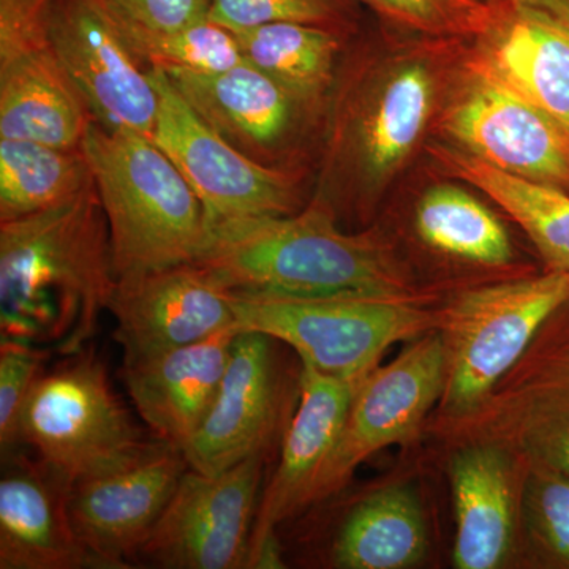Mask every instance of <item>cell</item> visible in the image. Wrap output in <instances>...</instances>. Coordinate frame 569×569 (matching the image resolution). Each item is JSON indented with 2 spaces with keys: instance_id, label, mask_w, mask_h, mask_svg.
Returning a JSON list of instances; mask_svg holds the SVG:
<instances>
[{
  "instance_id": "obj_1",
  "label": "cell",
  "mask_w": 569,
  "mask_h": 569,
  "mask_svg": "<svg viewBox=\"0 0 569 569\" xmlns=\"http://www.w3.org/2000/svg\"><path fill=\"white\" fill-rule=\"evenodd\" d=\"M116 283L96 183L47 211L0 222V336L78 353L110 309Z\"/></svg>"
},
{
  "instance_id": "obj_2",
  "label": "cell",
  "mask_w": 569,
  "mask_h": 569,
  "mask_svg": "<svg viewBox=\"0 0 569 569\" xmlns=\"http://www.w3.org/2000/svg\"><path fill=\"white\" fill-rule=\"evenodd\" d=\"M194 263L239 293L427 299L385 238L347 233L317 198L290 216L211 222Z\"/></svg>"
},
{
  "instance_id": "obj_3",
  "label": "cell",
  "mask_w": 569,
  "mask_h": 569,
  "mask_svg": "<svg viewBox=\"0 0 569 569\" xmlns=\"http://www.w3.org/2000/svg\"><path fill=\"white\" fill-rule=\"evenodd\" d=\"M81 149L107 217L118 279L198 261L211 219L156 142L92 122Z\"/></svg>"
},
{
  "instance_id": "obj_4",
  "label": "cell",
  "mask_w": 569,
  "mask_h": 569,
  "mask_svg": "<svg viewBox=\"0 0 569 569\" xmlns=\"http://www.w3.org/2000/svg\"><path fill=\"white\" fill-rule=\"evenodd\" d=\"M436 93V74L421 58L343 74L329 99L321 182L313 198L336 216L342 206L362 211L421 141Z\"/></svg>"
},
{
  "instance_id": "obj_5",
  "label": "cell",
  "mask_w": 569,
  "mask_h": 569,
  "mask_svg": "<svg viewBox=\"0 0 569 569\" xmlns=\"http://www.w3.org/2000/svg\"><path fill=\"white\" fill-rule=\"evenodd\" d=\"M238 331L274 337L320 372L366 376L389 347L411 342L441 326L427 299L378 296H280L231 291Z\"/></svg>"
},
{
  "instance_id": "obj_6",
  "label": "cell",
  "mask_w": 569,
  "mask_h": 569,
  "mask_svg": "<svg viewBox=\"0 0 569 569\" xmlns=\"http://www.w3.org/2000/svg\"><path fill=\"white\" fill-rule=\"evenodd\" d=\"M569 306L568 271L471 288L441 309L448 373L437 419L470 413Z\"/></svg>"
},
{
  "instance_id": "obj_7",
  "label": "cell",
  "mask_w": 569,
  "mask_h": 569,
  "mask_svg": "<svg viewBox=\"0 0 569 569\" xmlns=\"http://www.w3.org/2000/svg\"><path fill=\"white\" fill-rule=\"evenodd\" d=\"M33 385L18 422V443L70 482L126 466L142 455L146 440L116 395L103 362L82 348Z\"/></svg>"
},
{
  "instance_id": "obj_8",
  "label": "cell",
  "mask_w": 569,
  "mask_h": 569,
  "mask_svg": "<svg viewBox=\"0 0 569 569\" xmlns=\"http://www.w3.org/2000/svg\"><path fill=\"white\" fill-rule=\"evenodd\" d=\"M550 318L518 365L470 413L436 419L451 441H493L527 467L569 475V320Z\"/></svg>"
},
{
  "instance_id": "obj_9",
  "label": "cell",
  "mask_w": 569,
  "mask_h": 569,
  "mask_svg": "<svg viewBox=\"0 0 569 569\" xmlns=\"http://www.w3.org/2000/svg\"><path fill=\"white\" fill-rule=\"evenodd\" d=\"M448 348L440 329L411 340L387 366L359 381L346 425L310 490L309 503H323L346 489L367 459L417 437L440 403L447 385Z\"/></svg>"
},
{
  "instance_id": "obj_10",
  "label": "cell",
  "mask_w": 569,
  "mask_h": 569,
  "mask_svg": "<svg viewBox=\"0 0 569 569\" xmlns=\"http://www.w3.org/2000/svg\"><path fill=\"white\" fill-rule=\"evenodd\" d=\"M148 70L159 91L152 141L190 183L211 222L290 216L305 208L301 174L249 159L194 112L164 71Z\"/></svg>"
},
{
  "instance_id": "obj_11",
  "label": "cell",
  "mask_w": 569,
  "mask_h": 569,
  "mask_svg": "<svg viewBox=\"0 0 569 569\" xmlns=\"http://www.w3.org/2000/svg\"><path fill=\"white\" fill-rule=\"evenodd\" d=\"M268 456L219 473L187 468L138 557L167 569L247 568Z\"/></svg>"
},
{
  "instance_id": "obj_12",
  "label": "cell",
  "mask_w": 569,
  "mask_h": 569,
  "mask_svg": "<svg viewBox=\"0 0 569 569\" xmlns=\"http://www.w3.org/2000/svg\"><path fill=\"white\" fill-rule=\"evenodd\" d=\"M455 148L527 181L569 193V130L466 62L440 121Z\"/></svg>"
},
{
  "instance_id": "obj_13",
  "label": "cell",
  "mask_w": 569,
  "mask_h": 569,
  "mask_svg": "<svg viewBox=\"0 0 569 569\" xmlns=\"http://www.w3.org/2000/svg\"><path fill=\"white\" fill-rule=\"evenodd\" d=\"M282 347L263 332L238 331L211 410L182 449L190 468L219 473L269 455L290 422H284L291 391Z\"/></svg>"
},
{
  "instance_id": "obj_14",
  "label": "cell",
  "mask_w": 569,
  "mask_h": 569,
  "mask_svg": "<svg viewBox=\"0 0 569 569\" xmlns=\"http://www.w3.org/2000/svg\"><path fill=\"white\" fill-rule=\"evenodd\" d=\"M48 36L93 122L152 140L159 91L102 7L96 0H54Z\"/></svg>"
},
{
  "instance_id": "obj_15",
  "label": "cell",
  "mask_w": 569,
  "mask_h": 569,
  "mask_svg": "<svg viewBox=\"0 0 569 569\" xmlns=\"http://www.w3.org/2000/svg\"><path fill=\"white\" fill-rule=\"evenodd\" d=\"M167 77L194 112L249 159L302 176L299 153L328 111L302 102L246 61L217 74Z\"/></svg>"
},
{
  "instance_id": "obj_16",
  "label": "cell",
  "mask_w": 569,
  "mask_h": 569,
  "mask_svg": "<svg viewBox=\"0 0 569 569\" xmlns=\"http://www.w3.org/2000/svg\"><path fill=\"white\" fill-rule=\"evenodd\" d=\"M187 468L181 448L156 438L126 466L70 482L71 522L100 568H130Z\"/></svg>"
},
{
  "instance_id": "obj_17",
  "label": "cell",
  "mask_w": 569,
  "mask_h": 569,
  "mask_svg": "<svg viewBox=\"0 0 569 569\" xmlns=\"http://www.w3.org/2000/svg\"><path fill=\"white\" fill-rule=\"evenodd\" d=\"M362 377L329 376L301 362L298 406L284 430L274 473L261 490L247 568L284 567L277 529L307 508L310 490L339 440Z\"/></svg>"
},
{
  "instance_id": "obj_18",
  "label": "cell",
  "mask_w": 569,
  "mask_h": 569,
  "mask_svg": "<svg viewBox=\"0 0 569 569\" xmlns=\"http://www.w3.org/2000/svg\"><path fill=\"white\" fill-rule=\"evenodd\" d=\"M108 312L114 317L123 362L236 328L231 291L198 263L119 277Z\"/></svg>"
},
{
  "instance_id": "obj_19",
  "label": "cell",
  "mask_w": 569,
  "mask_h": 569,
  "mask_svg": "<svg viewBox=\"0 0 569 569\" xmlns=\"http://www.w3.org/2000/svg\"><path fill=\"white\" fill-rule=\"evenodd\" d=\"M470 40V66L569 130V29L516 0H493Z\"/></svg>"
},
{
  "instance_id": "obj_20",
  "label": "cell",
  "mask_w": 569,
  "mask_h": 569,
  "mask_svg": "<svg viewBox=\"0 0 569 569\" xmlns=\"http://www.w3.org/2000/svg\"><path fill=\"white\" fill-rule=\"evenodd\" d=\"M455 447L449 460L456 518L452 563L459 569L501 568L520 530L527 466L493 441H463Z\"/></svg>"
},
{
  "instance_id": "obj_21",
  "label": "cell",
  "mask_w": 569,
  "mask_h": 569,
  "mask_svg": "<svg viewBox=\"0 0 569 569\" xmlns=\"http://www.w3.org/2000/svg\"><path fill=\"white\" fill-rule=\"evenodd\" d=\"M2 455L0 569L100 568L71 522L70 479L41 459Z\"/></svg>"
},
{
  "instance_id": "obj_22",
  "label": "cell",
  "mask_w": 569,
  "mask_h": 569,
  "mask_svg": "<svg viewBox=\"0 0 569 569\" xmlns=\"http://www.w3.org/2000/svg\"><path fill=\"white\" fill-rule=\"evenodd\" d=\"M236 335L238 328H228L190 346L123 362V385L157 440L183 449L203 425Z\"/></svg>"
},
{
  "instance_id": "obj_23",
  "label": "cell",
  "mask_w": 569,
  "mask_h": 569,
  "mask_svg": "<svg viewBox=\"0 0 569 569\" xmlns=\"http://www.w3.org/2000/svg\"><path fill=\"white\" fill-rule=\"evenodd\" d=\"M92 122L51 47L0 62V138L78 149Z\"/></svg>"
},
{
  "instance_id": "obj_24",
  "label": "cell",
  "mask_w": 569,
  "mask_h": 569,
  "mask_svg": "<svg viewBox=\"0 0 569 569\" xmlns=\"http://www.w3.org/2000/svg\"><path fill=\"white\" fill-rule=\"evenodd\" d=\"M429 552L425 511L417 490L395 482L351 503L329 542L339 569L415 568Z\"/></svg>"
},
{
  "instance_id": "obj_25",
  "label": "cell",
  "mask_w": 569,
  "mask_h": 569,
  "mask_svg": "<svg viewBox=\"0 0 569 569\" xmlns=\"http://www.w3.org/2000/svg\"><path fill=\"white\" fill-rule=\"evenodd\" d=\"M441 170L488 194L522 228L548 271L569 269V193L503 173L458 148L437 146Z\"/></svg>"
},
{
  "instance_id": "obj_26",
  "label": "cell",
  "mask_w": 569,
  "mask_h": 569,
  "mask_svg": "<svg viewBox=\"0 0 569 569\" xmlns=\"http://www.w3.org/2000/svg\"><path fill=\"white\" fill-rule=\"evenodd\" d=\"M233 32L246 62L280 82L302 102L328 111L346 33L288 21Z\"/></svg>"
},
{
  "instance_id": "obj_27",
  "label": "cell",
  "mask_w": 569,
  "mask_h": 569,
  "mask_svg": "<svg viewBox=\"0 0 569 569\" xmlns=\"http://www.w3.org/2000/svg\"><path fill=\"white\" fill-rule=\"evenodd\" d=\"M92 182L81 148L0 138V222L66 203Z\"/></svg>"
},
{
  "instance_id": "obj_28",
  "label": "cell",
  "mask_w": 569,
  "mask_h": 569,
  "mask_svg": "<svg viewBox=\"0 0 569 569\" xmlns=\"http://www.w3.org/2000/svg\"><path fill=\"white\" fill-rule=\"evenodd\" d=\"M421 241L460 261L501 268L515 258L507 228L478 198L452 183L422 194L415 211Z\"/></svg>"
},
{
  "instance_id": "obj_29",
  "label": "cell",
  "mask_w": 569,
  "mask_h": 569,
  "mask_svg": "<svg viewBox=\"0 0 569 569\" xmlns=\"http://www.w3.org/2000/svg\"><path fill=\"white\" fill-rule=\"evenodd\" d=\"M146 69L164 73L217 74L244 62L231 29L211 18L160 33H123Z\"/></svg>"
},
{
  "instance_id": "obj_30",
  "label": "cell",
  "mask_w": 569,
  "mask_h": 569,
  "mask_svg": "<svg viewBox=\"0 0 569 569\" xmlns=\"http://www.w3.org/2000/svg\"><path fill=\"white\" fill-rule=\"evenodd\" d=\"M520 530L546 567L569 569V475L527 467Z\"/></svg>"
},
{
  "instance_id": "obj_31",
  "label": "cell",
  "mask_w": 569,
  "mask_h": 569,
  "mask_svg": "<svg viewBox=\"0 0 569 569\" xmlns=\"http://www.w3.org/2000/svg\"><path fill=\"white\" fill-rule=\"evenodd\" d=\"M359 11V0H212L209 18L231 31L288 21L350 36Z\"/></svg>"
},
{
  "instance_id": "obj_32",
  "label": "cell",
  "mask_w": 569,
  "mask_h": 569,
  "mask_svg": "<svg viewBox=\"0 0 569 569\" xmlns=\"http://www.w3.org/2000/svg\"><path fill=\"white\" fill-rule=\"evenodd\" d=\"M377 17L402 31L432 39H470L488 13L477 0H359Z\"/></svg>"
},
{
  "instance_id": "obj_33",
  "label": "cell",
  "mask_w": 569,
  "mask_h": 569,
  "mask_svg": "<svg viewBox=\"0 0 569 569\" xmlns=\"http://www.w3.org/2000/svg\"><path fill=\"white\" fill-rule=\"evenodd\" d=\"M54 355L50 348L0 337V448L10 451L18 445V422L33 385L44 373Z\"/></svg>"
},
{
  "instance_id": "obj_34",
  "label": "cell",
  "mask_w": 569,
  "mask_h": 569,
  "mask_svg": "<svg viewBox=\"0 0 569 569\" xmlns=\"http://www.w3.org/2000/svg\"><path fill=\"white\" fill-rule=\"evenodd\" d=\"M123 33H160L209 18L212 0H96Z\"/></svg>"
},
{
  "instance_id": "obj_35",
  "label": "cell",
  "mask_w": 569,
  "mask_h": 569,
  "mask_svg": "<svg viewBox=\"0 0 569 569\" xmlns=\"http://www.w3.org/2000/svg\"><path fill=\"white\" fill-rule=\"evenodd\" d=\"M54 0H0V62L50 48Z\"/></svg>"
},
{
  "instance_id": "obj_36",
  "label": "cell",
  "mask_w": 569,
  "mask_h": 569,
  "mask_svg": "<svg viewBox=\"0 0 569 569\" xmlns=\"http://www.w3.org/2000/svg\"><path fill=\"white\" fill-rule=\"evenodd\" d=\"M523 6L541 11L546 17L569 29V0H516Z\"/></svg>"
},
{
  "instance_id": "obj_37",
  "label": "cell",
  "mask_w": 569,
  "mask_h": 569,
  "mask_svg": "<svg viewBox=\"0 0 569 569\" xmlns=\"http://www.w3.org/2000/svg\"><path fill=\"white\" fill-rule=\"evenodd\" d=\"M479 3H490L493 2V0H477Z\"/></svg>"
}]
</instances>
